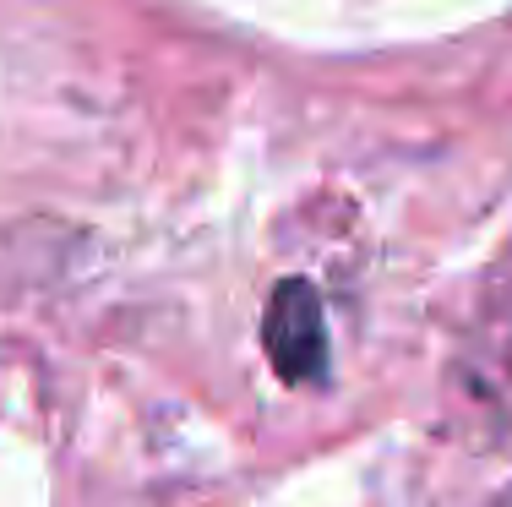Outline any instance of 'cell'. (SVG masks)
<instances>
[{"instance_id":"obj_1","label":"cell","mask_w":512,"mask_h":507,"mask_svg":"<svg viewBox=\"0 0 512 507\" xmlns=\"http://www.w3.org/2000/svg\"><path fill=\"white\" fill-rule=\"evenodd\" d=\"M262 338L273 371L295 388L327 377V322H322V300L306 279H284L273 289V306L262 317Z\"/></svg>"}]
</instances>
